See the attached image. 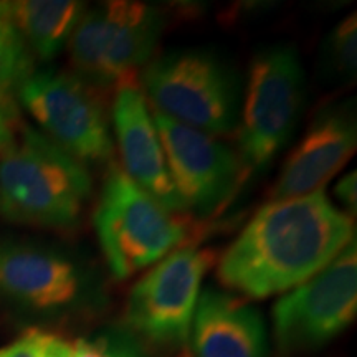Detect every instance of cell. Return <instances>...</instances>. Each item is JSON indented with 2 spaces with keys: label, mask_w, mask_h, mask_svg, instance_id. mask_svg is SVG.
<instances>
[{
  "label": "cell",
  "mask_w": 357,
  "mask_h": 357,
  "mask_svg": "<svg viewBox=\"0 0 357 357\" xmlns=\"http://www.w3.org/2000/svg\"><path fill=\"white\" fill-rule=\"evenodd\" d=\"M95 227L105 260L118 280L167 257L187 238L184 223L116 166L102 184Z\"/></svg>",
  "instance_id": "obj_4"
},
{
  "label": "cell",
  "mask_w": 357,
  "mask_h": 357,
  "mask_svg": "<svg viewBox=\"0 0 357 357\" xmlns=\"http://www.w3.org/2000/svg\"><path fill=\"white\" fill-rule=\"evenodd\" d=\"M93 190L91 176L50 137L22 128L0 153V213L40 229H73Z\"/></svg>",
  "instance_id": "obj_2"
},
{
  "label": "cell",
  "mask_w": 357,
  "mask_h": 357,
  "mask_svg": "<svg viewBox=\"0 0 357 357\" xmlns=\"http://www.w3.org/2000/svg\"><path fill=\"white\" fill-rule=\"evenodd\" d=\"M22 106L45 136L83 164L105 162L113 154V137L96 88L75 73L43 70L20 88Z\"/></svg>",
  "instance_id": "obj_8"
},
{
  "label": "cell",
  "mask_w": 357,
  "mask_h": 357,
  "mask_svg": "<svg viewBox=\"0 0 357 357\" xmlns=\"http://www.w3.org/2000/svg\"><path fill=\"white\" fill-rule=\"evenodd\" d=\"M0 357H43L38 329H30L17 341L0 347Z\"/></svg>",
  "instance_id": "obj_19"
},
{
  "label": "cell",
  "mask_w": 357,
  "mask_h": 357,
  "mask_svg": "<svg viewBox=\"0 0 357 357\" xmlns=\"http://www.w3.org/2000/svg\"><path fill=\"white\" fill-rule=\"evenodd\" d=\"M356 171L347 174L336 184V197L346 207V213L349 217L356 215L357 211V178Z\"/></svg>",
  "instance_id": "obj_21"
},
{
  "label": "cell",
  "mask_w": 357,
  "mask_h": 357,
  "mask_svg": "<svg viewBox=\"0 0 357 357\" xmlns=\"http://www.w3.org/2000/svg\"><path fill=\"white\" fill-rule=\"evenodd\" d=\"M108 357H146L128 334L113 333L101 341Z\"/></svg>",
  "instance_id": "obj_20"
},
{
  "label": "cell",
  "mask_w": 357,
  "mask_h": 357,
  "mask_svg": "<svg viewBox=\"0 0 357 357\" xmlns=\"http://www.w3.org/2000/svg\"><path fill=\"white\" fill-rule=\"evenodd\" d=\"M213 260L211 250L185 247L169 253L129 293V329L155 346H185L202 280Z\"/></svg>",
  "instance_id": "obj_10"
},
{
  "label": "cell",
  "mask_w": 357,
  "mask_h": 357,
  "mask_svg": "<svg viewBox=\"0 0 357 357\" xmlns=\"http://www.w3.org/2000/svg\"><path fill=\"white\" fill-rule=\"evenodd\" d=\"M141 79L154 111L174 121L211 136H223L238 126V82L212 53H167L151 61Z\"/></svg>",
  "instance_id": "obj_3"
},
{
  "label": "cell",
  "mask_w": 357,
  "mask_h": 357,
  "mask_svg": "<svg viewBox=\"0 0 357 357\" xmlns=\"http://www.w3.org/2000/svg\"><path fill=\"white\" fill-rule=\"evenodd\" d=\"M40 346L43 357H71V346L55 334L40 331Z\"/></svg>",
  "instance_id": "obj_22"
},
{
  "label": "cell",
  "mask_w": 357,
  "mask_h": 357,
  "mask_svg": "<svg viewBox=\"0 0 357 357\" xmlns=\"http://www.w3.org/2000/svg\"><path fill=\"white\" fill-rule=\"evenodd\" d=\"M17 121L19 119H17V109L12 98L0 96V153L15 142L17 134H19Z\"/></svg>",
  "instance_id": "obj_18"
},
{
  "label": "cell",
  "mask_w": 357,
  "mask_h": 357,
  "mask_svg": "<svg viewBox=\"0 0 357 357\" xmlns=\"http://www.w3.org/2000/svg\"><path fill=\"white\" fill-rule=\"evenodd\" d=\"M84 10V3L71 0L7 3V17L40 60H52L63 50Z\"/></svg>",
  "instance_id": "obj_15"
},
{
  "label": "cell",
  "mask_w": 357,
  "mask_h": 357,
  "mask_svg": "<svg viewBox=\"0 0 357 357\" xmlns=\"http://www.w3.org/2000/svg\"><path fill=\"white\" fill-rule=\"evenodd\" d=\"M326 60L331 73L339 78H351L356 75L357 65V22L356 13L346 17L333 30L326 42Z\"/></svg>",
  "instance_id": "obj_17"
},
{
  "label": "cell",
  "mask_w": 357,
  "mask_h": 357,
  "mask_svg": "<svg viewBox=\"0 0 357 357\" xmlns=\"http://www.w3.org/2000/svg\"><path fill=\"white\" fill-rule=\"evenodd\" d=\"M116 142L123 159V171L164 208L176 213L184 211L174 189L172 178L155 129L153 113L142 89L134 78L118 83L113 102Z\"/></svg>",
  "instance_id": "obj_12"
},
{
  "label": "cell",
  "mask_w": 357,
  "mask_h": 357,
  "mask_svg": "<svg viewBox=\"0 0 357 357\" xmlns=\"http://www.w3.org/2000/svg\"><path fill=\"white\" fill-rule=\"evenodd\" d=\"M305 101V73L291 47H270L250 66L238 160L245 176L270 166L293 136Z\"/></svg>",
  "instance_id": "obj_5"
},
{
  "label": "cell",
  "mask_w": 357,
  "mask_h": 357,
  "mask_svg": "<svg viewBox=\"0 0 357 357\" xmlns=\"http://www.w3.org/2000/svg\"><path fill=\"white\" fill-rule=\"evenodd\" d=\"M155 129L184 211L217 212L242 184L238 155L211 134L174 121L154 111Z\"/></svg>",
  "instance_id": "obj_11"
},
{
  "label": "cell",
  "mask_w": 357,
  "mask_h": 357,
  "mask_svg": "<svg viewBox=\"0 0 357 357\" xmlns=\"http://www.w3.org/2000/svg\"><path fill=\"white\" fill-rule=\"evenodd\" d=\"M162 25L158 8L141 2L86 8L68 40L75 75L95 88L129 78L153 56Z\"/></svg>",
  "instance_id": "obj_6"
},
{
  "label": "cell",
  "mask_w": 357,
  "mask_h": 357,
  "mask_svg": "<svg viewBox=\"0 0 357 357\" xmlns=\"http://www.w3.org/2000/svg\"><path fill=\"white\" fill-rule=\"evenodd\" d=\"M71 357H108L101 342H93L88 339H77L71 346Z\"/></svg>",
  "instance_id": "obj_23"
},
{
  "label": "cell",
  "mask_w": 357,
  "mask_h": 357,
  "mask_svg": "<svg viewBox=\"0 0 357 357\" xmlns=\"http://www.w3.org/2000/svg\"><path fill=\"white\" fill-rule=\"evenodd\" d=\"M357 312L356 240L324 270L293 288L273 306V333L281 354L319 349L349 328Z\"/></svg>",
  "instance_id": "obj_9"
},
{
  "label": "cell",
  "mask_w": 357,
  "mask_h": 357,
  "mask_svg": "<svg viewBox=\"0 0 357 357\" xmlns=\"http://www.w3.org/2000/svg\"><path fill=\"white\" fill-rule=\"evenodd\" d=\"M356 240L354 220L323 190L271 200L218 263L223 287L266 298L305 283Z\"/></svg>",
  "instance_id": "obj_1"
},
{
  "label": "cell",
  "mask_w": 357,
  "mask_h": 357,
  "mask_svg": "<svg viewBox=\"0 0 357 357\" xmlns=\"http://www.w3.org/2000/svg\"><path fill=\"white\" fill-rule=\"evenodd\" d=\"M0 298L32 314L61 316L100 305L101 284L95 271L68 252L3 240Z\"/></svg>",
  "instance_id": "obj_7"
},
{
  "label": "cell",
  "mask_w": 357,
  "mask_h": 357,
  "mask_svg": "<svg viewBox=\"0 0 357 357\" xmlns=\"http://www.w3.org/2000/svg\"><path fill=\"white\" fill-rule=\"evenodd\" d=\"M190 337L197 357H268L266 328L260 312L212 288L200 293Z\"/></svg>",
  "instance_id": "obj_14"
},
{
  "label": "cell",
  "mask_w": 357,
  "mask_h": 357,
  "mask_svg": "<svg viewBox=\"0 0 357 357\" xmlns=\"http://www.w3.org/2000/svg\"><path fill=\"white\" fill-rule=\"evenodd\" d=\"M356 146V114L349 105H339L319 113L284 162L271 200L301 197L323 190L352 158Z\"/></svg>",
  "instance_id": "obj_13"
},
{
  "label": "cell",
  "mask_w": 357,
  "mask_h": 357,
  "mask_svg": "<svg viewBox=\"0 0 357 357\" xmlns=\"http://www.w3.org/2000/svg\"><path fill=\"white\" fill-rule=\"evenodd\" d=\"M32 73V53L7 17V2L0 3V96L10 98Z\"/></svg>",
  "instance_id": "obj_16"
}]
</instances>
